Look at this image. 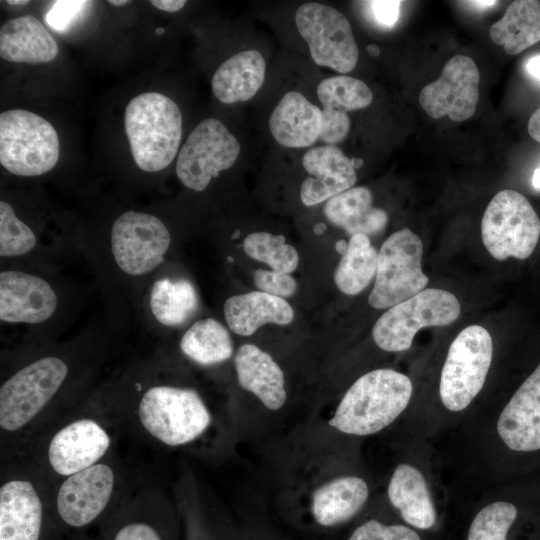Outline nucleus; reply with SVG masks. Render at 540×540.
Segmentation results:
<instances>
[{
	"label": "nucleus",
	"mask_w": 540,
	"mask_h": 540,
	"mask_svg": "<svg viewBox=\"0 0 540 540\" xmlns=\"http://www.w3.org/2000/svg\"><path fill=\"white\" fill-rule=\"evenodd\" d=\"M350 126L348 113L322 109V129L319 139L327 145L340 143L348 136Z\"/></svg>",
	"instance_id": "ea45409f"
},
{
	"label": "nucleus",
	"mask_w": 540,
	"mask_h": 540,
	"mask_svg": "<svg viewBox=\"0 0 540 540\" xmlns=\"http://www.w3.org/2000/svg\"><path fill=\"white\" fill-rule=\"evenodd\" d=\"M253 279L262 292L283 299L293 295L297 288L295 279L284 272L257 269L253 274Z\"/></svg>",
	"instance_id": "4c0bfd02"
},
{
	"label": "nucleus",
	"mask_w": 540,
	"mask_h": 540,
	"mask_svg": "<svg viewBox=\"0 0 540 540\" xmlns=\"http://www.w3.org/2000/svg\"><path fill=\"white\" fill-rule=\"evenodd\" d=\"M517 517L518 509L513 503L493 502L476 514L467 540H507Z\"/></svg>",
	"instance_id": "72a5a7b5"
},
{
	"label": "nucleus",
	"mask_w": 540,
	"mask_h": 540,
	"mask_svg": "<svg viewBox=\"0 0 540 540\" xmlns=\"http://www.w3.org/2000/svg\"><path fill=\"white\" fill-rule=\"evenodd\" d=\"M58 298L43 278L22 271L0 273V319L7 323H41L56 310Z\"/></svg>",
	"instance_id": "f3484780"
},
{
	"label": "nucleus",
	"mask_w": 540,
	"mask_h": 540,
	"mask_svg": "<svg viewBox=\"0 0 540 540\" xmlns=\"http://www.w3.org/2000/svg\"><path fill=\"white\" fill-rule=\"evenodd\" d=\"M317 96L323 109L348 113L368 107L373 93L360 79L339 75L326 78L317 86Z\"/></svg>",
	"instance_id": "2f4dec72"
},
{
	"label": "nucleus",
	"mask_w": 540,
	"mask_h": 540,
	"mask_svg": "<svg viewBox=\"0 0 540 540\" xmlns=\"http://www.w3.org/2000/svg\"><path fill=\"white\" fill-rule=\"evenodd\" d=\"M149 304L159 323L175 327L183 325L196 313L199 300L189 280L163 278L153 284Z\"/></svg>",
	"instance_id": "c756f323"
},
{
	"label": "nucleus",
	"mask_w": 540,
	"mask_h": 540,
	"mask_svg": "<svg viewBox=\"0 0 540 540\" xmlns=\"http://www.w3.org/2000/svg\"><path fill=\"white\" fill-rule=\"evenodd\" d=\"M492 41L516 55L540 41V1L516 0L490 28Z\"/></svg>",
	"instance_id": "cd10ccee"
},
{
	"label": "nucleus",
	"mask_w": 540,
	"mask_h": 540,
	"mask_svg": "<svg viewBox=\"0 0 540 540\" xmlns=\"http://www.w3.org/2000/svg\"><path fill=\"white\" fill-rule=\"evenodd\" d=\"M367 50L368 52L372 55V56H378L379 55V48L375 45H369L367 47Z\"/></svg>",
	"instance_id": "3c124183"
},
{
	"label": "nucleus",
	"mask_w": 540,
	"mask_h": 540,
	"mask_svg": "<svg viewBox=\"0 0 540 540\" xmlns=\"http://www.w3.org/2000/svg\"><path fill=\"white\" fill-rule=\"evenodd\" d=\"M411 395L408 376L392 369L370 371L346 391L328 425L348 435L377 433L405 410Z\"/></svg>",
	"instance_id": "39448f33"
},
{
	"label": "nucleus",
	"mask_w": 540,
	"mask_h": 540,
	"mask_svg": "<svg viewBox=\"0 0 540 540\" xmlns=\"http://www.w3.org/2000/svg\"><path fill=\"white\" fill-rule=\"evenodd\" d=\"M150 3L158 8L159 10L165 11V12H177L181 10L185 4L186 1L184 0H151Z\"/></svg>",
	"instance_id": "79ce46f5"
},
{
	"label": "nucleus",
	"mask_w": 540,
	"mask_h": 540,
	"mask_svg": "<svg viewBox=\"0 0 540 540\" xmlns=\"http://www.w3.org/2000/svg\"><path fill=\"white\" fill-rule=\"evenodd\" d=\"M266 63L257 50L241 51L225 60L211 79L214 96L222 103L233 104L253 98L261 88Z\"/></svg>",
	"instance_id": "b1692460"
},
{
	"label": "nucleus",
	"mask_w": 540,
	"mask_h": 540,
	"mask_svg": "<svg viewBox=\"0 0 540 540\" xmlns=\"http://www.w3.org/2000/svg\"><path fill=\"white\" fill-rule=\"evenodd\" d=\"M110 243L117 266L126 274L141 276L163 262L171 236L156 216L129 210L114 221Z\"/></svg>",
	"instance_id": "2eb2a0df"
},
{
	"label": "nucleus",
	"mask_w": 540,
	"mask_h": 540,
	"mask_svg": "<svg viewBox=\"0 0 540 540\" xmlns=\"http://www.w3.org/2000/svg\"><path fill=\"white\" fill-rule=\"evenodd\" d=\"M180 349L188 359L201 366L221 364L233 355L228 330L213 318L194 322L182 336Z\"/></svg>",
	"instance_id": "c85d7f7f"
},
{
	"label": "nucleus",
	"mask_w": 540,
	"mask_h": 540,
	"mask_svg": "<svg viewBox=\"0 0 540 540\" xmlns=\"http://www.w3.org/2000/svg\"><path fill=\"white\" fill-rule=\"evenodd\" d=\"M493 342L482 326L464 328L451 343L441 372L439 393L450 411H461L481 391L489 371Z\"/></svg>",
	"instance_id": "f8f14e48"
},
{
	"label": "nucleus",
	"mask_w": 540,
	"mask_h": 540,
	"mask_svg": "<svg viewBox=\"0 0 540 540\" xmlns=\"http://www.w3.org/2000/svg\"><path fill=\"white\" fill-rule=\"evenodd\" d=\"M460 311V303L452 293L442 289H424L389 308L373 326L372 337L384 351H405L420 329L449 325L457 320Z\"/></svg>",
	"instance_id": "9b49d317"
},
{
	"label": "nucleus",
	"mask_w": 540,
	"mask_h": 540,
	"mask_svg": "<svg viewBox=\"0 0 540 540\" xmlns=\"http://www.w3.org/2000/svg\"><path fill=\"white\" fill-rule=\"evenodd\" d=\"M99 405L143 442L162 449L196 448L213 432L217 415L194 388L172 383H136Z\"/></svg>",
	"instance_id": "f257e3e1"
},
{
	"label": "nucleus",
	"mask_w": 540,
	"mask_h": 540,
	"mask_svg": "<svg viewBox=\"0 0 540 540\" xmlns=\"http://www.w3.org/2000/svg\"><path fill=\"white\" fill-rule=\"evenodd\" d=\"M116 452L48 487L53 519L67 540H91L139 483ZM95 540V539H94Z\"/></svg>",
	"instance_id": "7ed1b4c3"
},
{
	"label": "nucleus",
	"mask_w": 540,
	"mask_h": 540,
	"mask_svg": "<svg viewBox=\"0 0 540 540\" xmlns=\"http://www.w3.org/2000/svg\"><path fill=\"white\" fill-rule=\"evenodd\" d=\"M347 540H421L418 533L402 524H385L370 519L357 526Z\"/></svg>",
	"instance_id": "e433bc0d"
},
{
	"label": "nucleus",
	"mask_w": 540,
	"mask_h": 540,
	"mask_svg": "<svg viewBox=\"0 0 540 540\" xmlns=\"http://www.w3.org/2000/svg\"><path fill=\"white\" fill-rule=\"evenodd\" d=\"M58 52L55 38L34 16L12 18L0 29V56L8 62L44 64L53 61Z\"/></svg>",
	"instance_id": "5701e85b"
},
{
	"label": "nucleus",
	"mask_w": 540,
	"mask_h": 540,
	"mask_svg": "<svg viewBox=\"0 0 540 540\" xmlns=\"http://www.w3.org/2000/svg\"><path fill=\"white\" fill-rule=\"evenodd\" d=\"M60 143L53 125L25 109L0 114V163L11 174L33 177L52 170Z\"/></svg>",
	"instance_id": "0eeeda50"
},
{
	"label": "nucleus",
	"mask_w": 540,
	"mask_h": 540,
	"mask_svg": "<svg viewBox=\"0 0 540 540\" xmlns=\"http://www.w3.org/2000/svg\"><path fill=\"white\" fill-rule=\"evenodd\" d=\"M180 516L161 486L138 484L95 540H178Z\"/></svg>",
	"instance_id": "6e6552de"
},
{
	"label": "nucleus",
	"mask_w": 540,
	"mask_h": 540,
	"mask_svg": "<svg viewBox=\"0 0 540 540\" xmlns=\"http://www.w3.org/2000/svg\"><path fill=\"white\" fill-rule=\"evenodd\" d=\"M48 487L22 458L1 463L0 540H67L53 519Z\"/></svg>",
	"instance_id": "20e7f679"
},
{
	"label": "nucleus",
	"mask_w": 540,
	"mask_h": 540,
	"mask_svg": "<svg viewBox=\"0 0 540 540\" xmlns=\"http://www.w3.org/2000/svg\"><path fill=\"white\" fill-rule=\"evenodd\" d=\"M309 177L300 187L304 205L313 206L352 188L357 180L352 160L335 145L310 148L302 158Z\"/></svg>",
	"instance_id": "6ab92c4d"
},
{
	"label": "nucleus",
	"mask_w": 540,
	"mask_h": 540,
	"mask_svg": "<svg viewBox=\"0 0 540 540\" xmlns=\"http://www.w3.org/2000/svg\"><path fill=\"white\" fill-rule=\"evenodd\" d=\"M370 6L374 18L384 26H393L400 14L401 1L396 0H376L370 1Z\"/></svg>",
	"instance_id": "a19ab883"
},
{
	"label": "nucleus",
	"mask_w": 540,
	"mask_h": 540,
	"mask_svg": "<svg viewBox=\"0 0 540 540\" xmlns=\"http://www.w3.org/2000/svg\"><path fill=\"white\" fill-rule=\"evenodd\" d=\"M32 229L21 221L13 207L6 201L0 202V255L15 257L30 252L36 246Z\"/></svg>",
	"instance_id": "c9c22d12"
},
{
	"label": "nucleus",
	"mask_w": 540,
	"mask_h": 540,
	"mask_svg": "<svg viewBox=\"0 0 540 540\" xmlns=\"http://www.w3.org/2000/svg\"><path fill=\"white\" fill-rule=\"evenodd\" d=\"M388 498L409 526L427 530L435 525L436 510L426 481L413 466L400 464L395 468L388 485Z\"/></svg>",
	"instance_id": "a878e982"
},
{
	"label": "nucleus",
	"mask_w": 540,
	"mask_h": 540,
	"mask_svg": "<svg viewBox=\"0 0 540 540\" xmlns=\"http://www.w3.org/2000/svg\"><path fill=\"white\" fill-rule=\"evenodd\" d=\"M336 250L340 253V254H344L346 251H347V248H348V243H346L344 240H339L337 243H336Z\"/></svg>",
	"instance_id": "de8ad7c7"
},
{
	"label": "nucleus",
	"mask_w": 540,
	"mask_h": 540,
	"mask_svg": "<svg viewBox=\"0 0 540 540\" xmlns=\"http://www.w3.org/2000/svg\"><path fill=\"white\" fill-rule=\"evenodd\" d=\"M481 235L485 248L495 259H527L540 237V219L524 195L504 189L487 205Z\"/></svg>",
	"instance_id": "1a4fd4ad"
},
{
	"label": "nucleus",
	"mask_w": 540,
	"mask_h": 540,
	"mask_svg": "<svg viewBox=\"0 0 540 540\" xmlns=\"http://www.w3.org/2000/svg\"><path fill=\"white\" fill-rule=\"evenodd\" d=\"M422 255L423 243L409 228L390 235L378 252L370 306L391 308L423 291L429 278L422 271Z\"/></svg>",
	"instance_id": "9d476101"
},
{
	"label": "nucleus",
	"mask_w": 540,
	"mask_h": 540,
	"mask_svg": "<svg viewBox=\"0 0 540 540\" xmlns=\"http://www.w3.org/2000/svg\"><path fill=\"white\" fill-rule=\"evenodd\" d=\"M469 3H471L472 5H476L478 7H489V6H493L494 4H497L498 1L479 0V1H470Z\"/></svg>",
	"instance_id": "a18cd8bd"
},
{
	"label": "nucleus",
	"mask_w": 540,
	"mask_h": 540,
	"mask_svg": "<svg viewBox=\"0 0 540 540\" xmlns=\"http://www.w3.org/2000/svg\"><path fill=\"white\" fill-rule=\"evenodd\" d=\"M240 143L226 126L215 118L201 121L180 149L176 174L180 182L194 191H203L220 172L231 168Z\"/></svg>",
	"instance_id": "4468645a"
},
{
	"label": "nucleus",
	"mask_w": 540,
	"mask_h": 540,
	"mask_svg": "<svg viewBox=\"0 0 540 540\" xmlns=\"http://www.w3.org/2000/svg\"><path fill=\"white\" fill-rule=\"evenodd\" d=\"M324 214L351 236L378 234L388 222L387 213L373 206L372 193L364 186L352 187L327 200Z\"/></svg>",
	"instance_id": "bb28decb"
},
{
	"label": "nucleus",
	"mask_w": 540,
	"mask_h": 540,
	"mask_svg": "<svg viewBox=\"0 0 540 540\" xmlns=\"http://www.w3.org/2000/svg\"><path fill=\"white\" fill-rule=\"evenodd\" d=\"M163 32H164V31H163L162 29H158V30H157V33H159V34H161V33H163Z\"/></svg>",
	"instance_id": "864d4df0"
},
{
	"label": "nucleus",
	"mask_w": 540,
	"mask_h": 540,
	"mask_svg": "<svg viewBox=\"0 0 540 540\" xmlns=\"http://www.w3.org/2000/svg\"><path fill=\"white\" fill-rule=\"evenodd\" d=\"M119 433L97 401L86 402L42 427L14 457L29 463L50 486L116 452Z\"/></svg>",
	"instance_id": "f03ea898"
},
{
	"label": "nucleus",
	"mask_w": 540,
	"mask_h": 540,
	"mask_svg": "<svg viewBox=\"0 0 540 540\" xmlns=\"http://www.w3.org/2000/svg\"><path fill=\"white\" fill-rule=\"evenodd\" d=\"M369 496L364 479L344 475L324 480L310 496V514L322 528H335L354 518Z\"/></svg>",
	"instance_id": "aec40b11"
},
{
	"label": "nucleus",
	"mask_w": 540,
	"mask_h": 540,
	"mask_svg": "<svg viewBox=\"0 0 540 540\" xmlns=\"http://www.w3.org/2000/svg\"><path fill=\"white\" fill-rule=\"evenodd\" d=\"M5 3L10 4V5L20 6V5L29 4L30 1H28V0H10V1H6Z\"/></svg>",
	"instance_id": "8fccbe9b"
},
{
	"label": "nucleus",
	"mask_w": 540,
	"mask_h": 540,
	"mask_svg": "<svg viewBox=\"0 0 540 540\" xmlns=\"http://www.w3.org/2000/svg\"><path fill=\"white\" fill-rule=\"evenodd\" d=\"M527 130L531 138L540 143V108L530 116Z\"/></svg>",
	"instance_id": "37998d69"
},
{
	"label": "nucleus",
	"mask_w": 540,
	"mask_h": 540,
	"mask_svg": "<svg viewBox=\"0 0 540 540\" xmlns=\"http://www.w3.org/2000/svg\"><path fill=\"white\" fill-rule=\"evenodd\" d=\"M325 229H326L325 224H323V223H318V224L314 227V232H315L316 234H319V235H320V234H322V233L325 231Z\"/></svg>",
	"instance_id": "603ef678"
},
{
	"label": "nucleus",
	"mask_w": 540,
	"mask_h": 540,
	"mask_svg": "<svg viewBox=\"0 0 540 540\" xmlns=\"http://www.w3.org/2000/svg\"><path fill=\"white\" fill-rule=\"evenodd\" d=\"M239 386L253 394L270 411L287 401L285 376L272 356L253 344L241 345L234 356Z\"/></svg>",
	"instance_id": "412c9836"
},
{
	"label": "nucleus",
	"mask_w": 540,
	"mask_h": 540,
	"mask_svg": "<svg viewBox=\"0 0 540 540\" xmlns=\"http://www.w3.org/2000/svg\"><path fill=\"white\" fill-rule=\"evenodd\" d=\"M527 71L535 78L540 80V55H536L527 62Z\"/></svg>",
	"instance_id": "c03bdc74"
},
{
	"label": "nucleus",
	"mask_w": 540,
	"mask_h": 540,
	"mask_svg": "<svg viewBox=\"0 0 540 540\" xmlns=\"http://www.w3.org/2000/svg\"><path fill=\"white\" fill-rule=\"evenodd\" d=\"M532 184L535 188L540 189V167L534 171Z\"/></svg>",
	"instance_id": "49530a36"
},
{
	"label": "nucleus",
	"mask_w": 540,
	"mask_h": 540,
	"mask_svg": "<svg viewBox=\"0 0 540 540\" xmlns=\"http://www.w3.org/2000/svg\"><path fill=\"white\" fill-rule=\"evenodd\" d=\"M224 316L232 332L249 336L266 323L289 324L294 310L283 298L253 291L228 298L224 303Z\"/></svg>",
	"instance_id": "393cba45"
},
{
	"label": "nucleus",
	"mask_w": 540,
	"mask_h": 540,
	"mask_svg": "<svg viewBox=\"0 0 540 540\" xmlns=\"http://www.w3.org/2000/svg\"><path fill=\"white\" fill-rule=\"evenodd\" d=\"M88 4V1H54L45 16L46 23L58 32H65Z\"/></svg>",
	"instance_id": "58836bf2"
},
{
	"label": "nucleus",
	"mask_w": 540,
	"mask_h": 540,
	"mask_svg": "<svg viewBox=\"0 0 540 540\" xmlns=\"http://www.w3.org/2000/svg\"><path fill=\"white\" fill-rule=\"evenodd\" d=\"M479 81L473 59L455 55L445 63L439 78L421 90L419 103L434 119L448 116L453 121H465L476 111Z\"/></svg>",
	"instance_id": "dca6fc26"
},
{
	"label": "nucleus",
	"mask_w": 540,
	"mask_h": 540,
	"mask_svg": "<svg viewBox=\"0 0 540 540\" xmlns=\"http://www.w3.org/2000/svg\"><path fill=\"white\" fill-rule=\"evenodd\" d=\"M190 487L188 479H185L176 496V506L183 525L185 540H224L222 534L204 513L196 496H192Z\"/></svg>",
	"instance_id": "f704fd0d"
},
{
	"label": "nucleus",
	"mask_w": 540,
	"mask_h": 540,
	"mask_svg": "<svg viewBox=\"0 0 540 540\" xmlns=\"http://www.w3.org/2000/svg\"><path fill=\"white\" fill-rule=\"evenodd\" d=\"M269 129L276 142L283 147H309L319 139L322 109L301 93L289 91L271 113Z\"/></svg>",
	"instance_id": "4be33fe9"
},
{
	"label": "nucleus",
	"mask_w": 540,
	"mask_h": 540,
	"mask_svg": "<svg viewBox=\"0 0 540 540\" xmlns=\"http://www.w3.org/2000/svg\"><path fill=\"white\" fill-rule=\"evenodd\" d=\"M378 253L371 246L367 235L351 236L347 251L335 270L334 281L338 289L347 295H357L376 274Z\"/></svg>",
	"instance_id": "7c9ffc66"
},
{
	"label": "nucleus",
	"mask_w": 540,
	"mask_h": 540,
	"mask_svg": "<svg viewBox=\"0 0 540 540\" xmlns=\"http://www.w3.org/2000/svg\"><path fill=\"white\" fill-rule=\"evenodd\" d=\"M124 127L136 165L145 172L166 168L178 153L182 114L178 105L159 92H144L125 108Z\"/></svg>",
	"instance_id": "423d86ee"
},
{
	"label": "nucleus",
	"mask_w": 540,
	"mask_h": 540,
	"mask_svg": "<svg viewBox=\"0 0 540 540\" xmlns=\"http://www.w3.org/2000/svg\"><path fill=\"white\" fill-rule=\"evenodd\" d=\"M497 431L510 450L521 453L540 450V364L503 408Z\"/></svg>",
	"instance_id": "a211bd4d"
},
{
	"label": "nucleus",
	"mask_w": 540,
	"mask_h": 540,
	"mask_svg": "<svg viewBox=\"0 0 540 540\" xmlns=\"http://www.w3.org/2000/svg\"><path fill=\"white\" fill-rule=\"evenodd\" d=\"M295 23L318 66L341 74L355 68L358 47L351 25L340 11L329 5L307 2L297 9Z\"/></svg>",
	"instance_id": "ddd939ff"
},
{
	"label": "nucleus",
	"mask_w": 540,
	"mask_h": 540,
	"mask_svg": "<svg viewBox=\"0 0 540 540\" xmlns=\"http://www.w3.org/2000/svg\"><path fill=\"white\" fill-rule=\"evenodd\" d=\"M108 3L116 7H122L130 4L131 2L126 0H109Z\"/></svg>",
	"instance_id": "09e8293b"
},
{
	"label": "nucleus",
	"mask_w": 540,
	"mask_h": 540,
	"mask_svg": "<svg viewBox=\"0 0 540 540\" xmlns=\"http://www.w3.org/2000/svg\"><path fill=\"white\" fill-rule=\"evenodd\" d=\"M243 247L249 257L266 263L274 271L289 274L295 271L299 263L298 252L285 243L283 235L254 232L245 237Z\"/></svg>",
	"instance_id": "473e14b6"
}]
</instances>
